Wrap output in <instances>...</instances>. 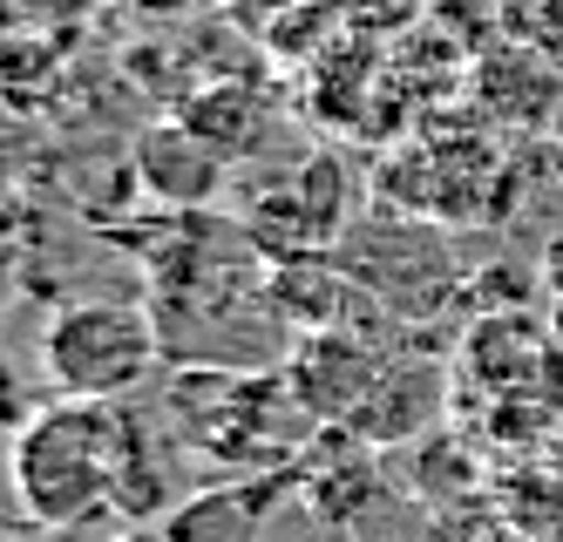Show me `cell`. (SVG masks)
Listing matches in <instances>:
<instances>
[{"label": "cell", "instance_id": "6da1fadb", "mask_svg": "<svg viewBox=\"0 0 563 542\" xmlns=\"http://www.w3.org/2000/svg\"><path fill=\"white\" fill-rule=\"evenodd\" d=\"M8 475L21 509L42 529H82L89 516L130 495L136 434L115 400H55L14 434Z\"/></svg>", "mask_w": 563, "mask_h": 542}, {"label": "cell", "instance_id": "7a4b0ae2", "mask_svg": "<svg viewBox=\"0 0 563 542\" xmlns=\"http://www.w3.org/2000/svg\"><path fill=\"white\" fill-rule=\"evenodd\" d=\"M42 366L62 400H123L156 366V319L143 306H68L42 332Z\"/></svg>", "mask_w": 563, "mask_h": 542}, {"label": "cell", "instance_id": "3957f363", "mask_svg": "<svg viewBox=\"0 0 563 542\" xmlns=\"http://www.w3.org/2000/svg\"><path fill=\"white\" fill-rule=\"evenodd\" d=\"M136 177L156 203L197 211V203H211L218 184H224V150L197 130V122H156L136 143Z\"/></svg>", "mask_w": 563, "mask_h": 542}, {"label": "cell", "instance_id": "277c9868", "mask_svg": "<svg viewBox=\"0 0 563 542\" xmlns=\"http://www.w3.org/2000/svg\"><path fill=\"white\" fill-rule=\"evenodd\" d=\"M475 109L489 122H509V130H543V122L563 109V68L537 62L509 48V41H496L489 55H475Z\"/></svg>", "mask_w": 563, "mask_h": 542}, {"label": "cell", "instance_id": "5b68a950", "mask_svg": "<svg viewBox=\"0 0 563 542\" xmlns=\"http://www.w3.org/2000/svg\"><path fill=\"white\" fill-rule=\"evenodd\" d=\"M380 380V360L360 353V340H346V332H312V340L299 346V400L319 413V421H353L360 400L374 394Z\"/></svg>", "mask_w": 563, "mask_h": 542}, {"label": "cell", "instance_id": "8992f818", "mask_svg": "<svg viewBox=\"0 0 563 542\" xmlns=\"http://www.w3.org/2000/svg\"><path fill=\"white\" fill-rule=\"evenodd\" d=\"M496 41L563 68V0H496Z\"/></svg>", "mask_w": 563, "mask_h": 542}, {"label": "cell", "instance_id": "52a82bcc", "mask_svg": "<svg viewBox=\"0 0 563 542\" xmlns=\"http://www.w3.org/2000/svg\"><path fill=\"white\" fill-rule=\"evenodd\" d=\"M489 542H563V535H530V529H496Z\"/></svg>", "mask_w": 563, "mask_h": 542}, {"label": "cell", "instance_id": "ba28073f", "mask_svg": "<svg viewBox=\"0 0 563 542\" xmlns=\"http://www.w3.org/2000/svg\"><path fill=\"white\" fill-rule=\"evenodd\" d=\"M550 332H556V346H563V291H556V306H550Z\"/></svg>", "mask_w": 563, "mask_h": 542}, {"label": "cell", "instance_id": "9c48e42d", "mask_svg": "<svg viewBox=\"0 0 563 542\" xmlns=\"http://www.w3.org/2000/svg\"><path fill=\"white\" fill-rule=\"evenodd\" d=\"M123 542H164V535H123Z\"/></svg>", "mask_w": 563, "mask_h": 542}]
</instances>
